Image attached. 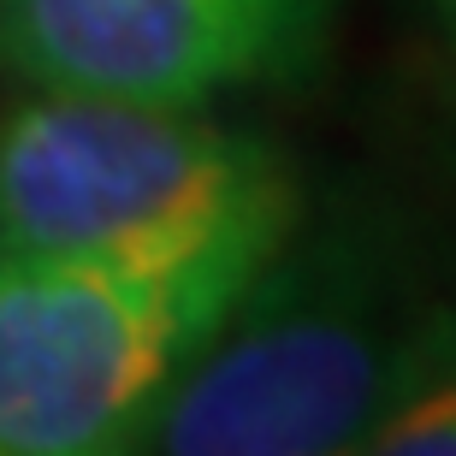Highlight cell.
Here are the masks:
<instances>
[{
    "label": "cell",
    "instance_id": "cell-1",
    "mask_svg": "<svg viewBox=\"0 0 456 456\" xmlns=\"http://www.w3.org/2000/svg\"><path fill=\"white\" fill-rule=\"evenodd\" d=\"M439 267L403 202L344 196L290 225L214 338L172 373L125 451H362L403 379Z\"/></svg>",
    "mask_w": 456,
    "mask_h": 456
},
{
    "label": "cell",
    "instance_id": "cell-2",
    "mask_svg": "<svg viewBox=\"0 0 456 456\" xmlns=\"http://www.w3.org/2000/svg\"><path fill=\"white\" fill-rule=\"evenodd\" d=\"M303 208L290 154L202 107L42 89L0 118V249L184 279L237 303Z\"/></svg>",
    "mask_w": 456,
    "mask_h": 456
},
{
    "label": "cell",
    "instance_id": "cell-3",
    "mask_svg": "<svg viewBox=\"0 0 456 456\" xmlns=\"http://www.w3.org/2000/svg\"><path fill=\"white\" fill-rule=\"evenodd\" d=\"M225 314L184 279L0 249V456L125 451Z\"/></svg>",
    "mask_w": 456,
    "mask_h": 456
},
{
    "label": "cell",
    "instance_id": "cell-4",
    "mask_svg": "<svg viewBox=\"0 0 456 456\" xmlns=\"http://www.w3.org/2000/svg\"><path fill=\"white\" fill-rule=\"evenodd\" d=\"M332 0H0V66L36 89L208 107L308 71Z\"/></svg>",
    "mask_w": 456,
    "mask_h": 456
},
{
    "label": "cell",
    "instance_id": "cell-5",
    "mask_svg": "<svg viewBox=\"0 0 456 456\" xmlns=\"http://www.w3.org/2000/svg\"><path fill=\"white\" fill-rule=\"evenodd\" d=\"M368 456H456V279H444L427 308L403 379L379 409Z\"/></svg>",
    "mask_w": 456,
    "mask_h": 456
},
{
    "label": "cell",
    "instance_id": "cell-6",
    "mask_svg": "<svg viewBox=\"0 0 456 456\" xmlns=\"http://www.w3.org/2000/svg\"><path fill=\"white\" fill-rule=\"evenodd\" d=\"M433 6H439V12H444V18L456 24V0H433Z\"/></svg>",
    "mask_w": 456,
    "mask_h": 456
}]
</instances>
